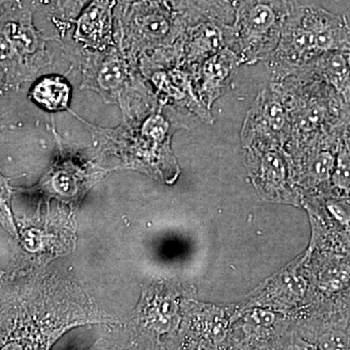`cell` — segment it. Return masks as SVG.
Masks as SVG:
<instances>
[{"label": "cell", "instance_id": "cell-21", "mask_svg": "<svg viewBox=\"0 0 350 350\" xmlns=\"http://www.w3.org/2000/svg\"><path fill=\"white\" fill-rule=\"evenodd\" d=\"M331 189L338 195L350 198V128L347 126H344L340 133Z\"/></svg>", "mask_w": 350, "mask_h": 350}, {"label": "cell", "instance_id": "cell-5", "mask_svg": "<svg viewBox=\"0 0 350 350\" xmlns=\"http://www.w3.org/2000/svg\"><path fill=\"white\" fill-rule=\"evenodd\" d=\"M273 82L282 92L291 120L287 151L344 126L340 94L319 78L298 70Z\"/></svg>", "mask_w": 350, "mask_h": 350}, {"label": "cell", "instance_id": "cell-12", "mask_svg": "<svg viewBox=\"0 0 350 350\" xmlns=\"http://www.w3.org/2000/svg\"><path fill=\"white\" fill-rule=\"evenodd\" d=\"M291 120L280 88L275 82L258 94L244 119L241 131L244 149L283 147L291 139Z\"/></svg>", "mask_w": 350, "mask_h": 350}, {"label": "cell", "instance_id": "cell-2", "mask_svg": "<svg viewBox=\"0 0 350 350\" xmlns=\"http://www.w3.org/2000/svg\"><path fill=\"white\" fill-rule=\"evenodd\" d=\"M165 109L159 105L139 118L123 120L116 128L96 126L71 109L68 112L87 126L103 158L116 159L119 167L140 170L170 183L179 174L170 142L175 131L185 126L167 116Z\"/></svg>", "mask_w": 350, "mask_h": 350}, {"label": "cell", "instance_id": "cell-3", "mask_svg": "<svg viewBox=\"0 0 350 350\" xmlns=\"http://www.w3.org/2000/svg\"><path fill=\"white\" fill-rule=\"evenodd\" d=\"M328 52L350 53L347 17L298 4L287 18L278 48L266 63L273 81H278Z\"/></svg>", "mask_w": 350, "mask_h": 350}, {"label": "cell", "instance_id": "cell-27", "mask_svg": "<svg viewBox=\"0 0 350 350\" xmlns=\"http://www.w3.org/2000/svg\"><path fill=\"white\" fill-rule=\"evenodd\" d=\"M340 107H342V124L350 128V93L340 96Z\"/></svg>", "mask_w": 350, "mask_h": 350}, {"label": "cell", "instance_id": "cell-15", "mask_svg": "<svg viewBox=\"0 0 350 350\" xmlns=\"http://www.w3.org/2000/svg\"><path fill=\"white\" fill-rule=\"evenodd\" d=\"M234 43L232 25L213 19L197 21L192 27H186L179 39L182 63L193 75L200 64L219 51L224 48L234 50Z\"/></svg>", "mask_w": 350, "mask_h": 350}, {"label": "cell", "instance_id": "cell-13", "mask_svg": "<svg viewBox=\"0 0 350 350\" xmlns=\"http://www.w3.org/2000/svg\"><path fill=\"white\" fill-rule=\"evenodd\" d=\"M310 217V245L319 250H350V198L331 188L303 196Z\"/></svg>", "mask_w": 350, "mask_h": 350}, {"label": "cell", "instance_id": "cell-11", "mask_svg": "<svg viewBox=\"0 0 350 350\" xmlns=\"http://www.w3.org/2000/svg\"><path fill=\"white\" fill-rule=\"evenodd\" d=\"M250 180L262 200L301 206V192L295 176L293 161L283 147L245 149Z\"/></svg>", "mask_w": 350, "mask_h": 350}, {"label": "cell", "instance_id": "cell-14", "mask_svg": "<svg viewBox=\"0 0 350 350\" xmlns=\"http://www.w3.org/2000/svg\"><path fill=\"white\" fill-rule=\"evenodd\" d=\"M342 128L287 151L301 196L331 188Z\"/></svg>", "mask_w": 350, "mask_h": 350}, {"label": "cell", "instance_id": "cell-4", "mask_svg": "<svg viewBox=\"0 0 350 350\" xmlns=\"http://www.w3.org/2000/svg\"><path fill=\"white\" fill-rule=\"evenodd\" d=\"M81 72V89L98 94L103 100L117 105L123 120L144 116L158 107L155 94L118 45L92 52L75 48L68 52Z\"/></svg>", "mask_w": 350, "mask_h": 350}, {"label": "cell", "instance_id": "cell-10", "mask_svg": "<svg viewBox=\"0 0 350 350\" xmlns=\"http://www.w3.org/2000/svg\"><path fill=\"white\" fill-rule=\"evenodd\" d=\"M308 251L289 262L282 271L251 292L243 303L241 308H268L282 313L291 319L305 310L310 301L312 282L308 267Z\"/></svg>", "mask_w": 350, "mask_h": 350}, {"label": "cell", "instance_id": "cell-25", "mask_svg": "<svg viewBox=\"0 0 350 350\" xmlns=\"http://www.w3.org/2000/svg\"><path fill=\"white\" fill-rule=\"evenodd\" d=\"M142 344H148V342L138 338L131 332V335L126 337L108 336V337L101 338L91 349L87 350H139L140 345Z\"/></svg>", "mask_w": 350, "mask_h": 350}, {"label": "cell", "instance_id": "cell-18", "mask_svg": "<svg viewBox=\"0 0 350 350\" xmlns=\"http://www.w3.org/2000/svg\"><path fill=\"white\" fill-rule=\"evenodd\" d=\"M94 174L85 163L72 158H59L38 184L36 190L63 200H77L93 182Z\"/></svg>", "mask_w": 350, "mask_h": 350}, {"label": "cell", "instance_id": "cell-29", "mask_svg": "<svg viewBox=\"0 0 350 350\" xmlns=\"http://www.w3.org/2000/svg\"><path fill=\"white\" fill-rule=\"evenodd\" d=\"M5 1L6 0H0V5H1V4H3Z\"/></svg>", "mask_w": 350, "mask_h": 350}, {"label": "cell", "instance_id": "cell-1", "mask_svg": "<svg viewBox=\"0 0 350 350\" xmlns=\"http://www.w3.org/2000/svg\"><path fill=\"white\" fill-rule=\"evenodd\" d=\"M109 321L70 282L36 273L0 276V350H50L75 327Z\"/></svg>", "mask_w": 350, "mask_h": 350}, {"label": "cell", "instance_id": "cell-7", "mask_svg": "<svg viewBox=\"0 0 350 350\" xmlns=\"http://www.w3.org/2000/svg\"><path fill=\"white\" fill-rule=\"evenodd\" d=\"M297 6V0H241L237 4L232 27L234 51L241 64L266 62L271 57Z\"/></svg>", "mask_w": 350, "mask_h": 350}, {"label": "cell", "instance_id": "cell-28", "mask_svg": "<svg viewBox=\"0 0 350 350\" xmlns=\"http://www.w3.org/2000/svg\"><path fill=\"white\" fill-rule=\"evenodd\" d=\"M229 1L231 2V3L234 4V6H236L239 1H241V0H229Z\"/></svg>", "mask_w": 350, "mask_h": 350}, {"label": "cell", "instance_id": "cell-6", "mask_svg": "<svg viewBox=\"0 0 350 350\" xmlns=\"http://www.w3.org/2000/svg\"><path fill=\"white\" fill-rule=\"evenodd\" d=\"M52 61L27 4L18 2L0 16V82L16 86L31 81Z\"/></svg>", "mask_w": 350, "mask_h": 350}, {"label": "cell", "instance_id": "cell-22", "mask_svg": "<svg viewBox=\"0 0 350 350\" xmlns=\"http://www.w3.org/2000/svg\"><path fill=\"white\" fill-rule=\"evenodd\" d=\"M256 350H317V347L301 337L291 325Z\"/></svg>", "mask_w": 350, "mask_h": 350}, {"label": "cell", "instance_id": "cell-30", "mask_svg": "<svg viewBox=\"0 0 350 350\" xmlns=\"http://www.w3.org/2000/svg\"><path fill=\"white\" fill-rule=\"evenodd\" d=\"M349 331H350V326H349Z\"/></svg>", "mask_w": 350, "mask_h": 350}, {"label": "cell", "instance_id": "cell-24", "mask_svg": "<svg viewBox=\"0 0 350 350\" xmlns=\"http://www.w3.org/2000/svg\"><path fill=\"white\" fill-rule=\"evenodd\" d=\"M11 187L8 184V179L0 174V224L3 226L11 236L19 239L17 227L10 207Z\"/></svg>", "mask_w": 350, "mask_h": 350}, {"label": "cell", "instance_id": "cell-9", "mask_svg": "<svg viewBox=\"0 0 350 350\" xmlns=\"http://www.w3.org/2000/svg\"><path fill=\"white\" fill-rule=\"evenodd\" d=\"M185 21L161 0H138L126 11L117 45L131 63L149 51L174 45L186 29Z\"/></svg>", "mask_w": 350, "mask_h": 350}, {"label": "cell", "instance_id": "cell-20", "mask_svg": "<svg viewBox=\"0 0 350 350\" xmlns=\"http://www.w3.org/2000/svg\"><path fill=\"white\" fill-rule=\"evenodd\" d=\"M72 88L64 76H43L29 90V98L39 107L51 113L69 111Z\"/></svg>", "mask_w": 350, "mask_h": 350}, {"label": "cell", "instance_id": "cell-17", "mask_svg": "<svg viewBox=\"0 0 350 350\" xmlns=\"http://www.w3.org/2000/svg\"><path fill=\"white\" fill-rule=\"evenodd\" d=\"M241 57L231 48H224L206 59L193 72L196 94L200 103L211 110L213 103L225 93L238 68Z\"/></svg>", "mask_w": 350, "mask_h": 350}, {"label": "cell", "instance_id": "cell-23", "mask_svg": "<svg viewBox=\"0 0 350 350\" xmlns=\"http://www.w3.org/2000/svg\"><path fill=\"white\" fill-rule=\"evenodd\" d=\"M317 350H350L349 327H332L315 338Z\"/></svg>", "mask_w": 350, "mask_h": 350}, {"label": "cell", "instance_id": "cell-19", "mask_svg": "<svg viewBox=\"0 0 350 350\" xmlns=\"http://www.w3.org/2000/svg\"><path fill=\"white\" fill-rule=\"evenodd\" d=\"M299 71L310 73L333 88L340 96L350 93V53L328 52L314 57ZM296 70V71H298Z\"/></svg>", "mask_w": 350, "mask_h": 350}, {"label": "cell", "instance_id": "cell-8", "mask_svg": "<svg viewBox=\"0 0 350 350\" xmlns=\"http://www.w3.org/2000/svg\"><path fill=\"white\" fill-rule=\"evenodd\" d=\"M138 68L161 105L178 114L186 110L207 124L213 123L211 110L196 94L192 73L182 63L179 40L170 47L144 53L138 59Z\"/></svg>", "mask_w": 350, "mask_h": 350}, {"label": "cell", "instance_id": "cell-16", "mask_svg": "<svg viewBox=\"0 0 350 350\" xmlns=\"http://www.w3.org/2000/svg\"><path fill=\"white\" fill-rule=\"evenodd\" d=\"M116 0H91L78 14L73 39L79 49L100 52L116 45L113 11Z\"/></svg>", "mask_w": 350, "mask_h": 350}, {"label": "cell", "instance_id": "cell-26", "mask_svg": "<svg viewBox=\"0 0 350 350\" xmlns=\"http://www.w3.org/2000/svg\"><path fill=\"white\" fill-rule=\"evenodd\" d=\"M83 1L84 0H59V7L64 16H71L76 12L80 13Z\"/></svg>", "mask_w": 350, "mask_h": 350}]
</instances>
